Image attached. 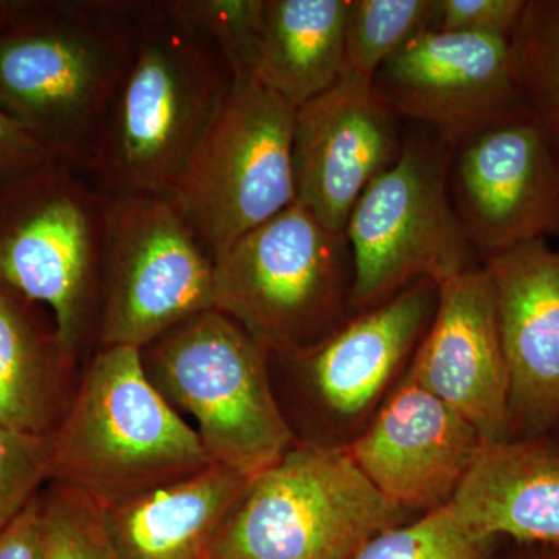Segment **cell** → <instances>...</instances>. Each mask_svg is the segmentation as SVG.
Instances as JSON below:
<instances>
[{"instance_id":"5bb4252c","label":"cell","mask_w":559,"mask_h":559,"mask_svg":"<svg viewBox=\"0 0 559 559\" xmlns=\"http://www.w3.org/2000/svg\"><path fill=\"white\" fill-rule=\"evenodd\" d=\"M484 443L462 415L406 377L345 450L389 502L429 513L451 502Z\"/></svg>"},{"instance_id":"603a6c76","label":"cell","mask_w":559,"mask_h":559,"mask_svg":"<svg viewBox=\"0 0 559 559\" xmlns=\"http://www.w3.org/2000/svg\"><path fill=\"white\" fill-rule=\"evenodd\" d=\"M437 13L439 0H348L344 73L373 83L412 36L436 28Z\"/></svg>"},{"instance_id":"ba28073f","label":"cell","mask_w":559,"mask_h":559,"mask_svg":"<svg viewBox=\"0 0 559 559\" xmlns=\"http://www.w3.org/2000/svg\"><path fill=\"white\" fill-rule=\"evenodd\" d=\"M451 151L433 132L404 135L399 160L364 191L345 229L349 307L370 310L421 280L440 286L474 267L451 200Z\"/></svg>"},{"instance_id":"52a82bcc","label":"cell","mask_w":559,"mask_h":559,"mask_svg":"<svg viewBox=\"0 0 559 559\" xmlns=\"http://www.w3.org/2000/svg\"><path fill=\"white\" fill-rule=\"evenodd\" d=\"M352 283L347 235L294 202L215 261V310L270 355L293 356L340 329Z\"/></svg>"},{"instance_id":"9c48e42d","label":"cell","mask_w":559,"mask_h":559,"mask_svg":"<svg viewBox=\"0 0 559 559\" xmlns=\"http://www.w3.org/2000/svg\"><path fill=\"white\" fill-rule=\"evenodd\" d=\"M296 108L252 76L235 79L173 193L213 261L296 202Z\"/></svg>"},{"instance_id":"4dcf8cb0","label":"cell","mask_w":559,"mask_h":559,"mask_svg":"<svg viewBox=\"0 0 559 559\" xmlns=\"http://www.w3.org/2000/svg\"><path fill=\"white\" fill-rule=\"evenodd\" d=\"M17 0H0V25L9 20L10 14L13 13Z\"/></svg>"},{"instance_id":"8992f818","label":"cell","mask_w":559,"mask_h":559,"mask_svg":"<svg viewBox=\"0 0 559 559\" xmlns=\"http://www.w3.org/2000/svg\"><path fill=\"white\" fill-rule=\"evenodd\" d=\"M110 198L51 162L0 190V282L49 308L73 360L97 342Z\"/></svg>"},{"instance_id":"4fadbf2b","label":"cell","mask_w":559,"mask_h":559,"mask_svg":"<svg viewBox=\"0 0 559 559\" xmlns=\"http://www.w3.org/2000/svg\"><path fill=\"white\" fill-rule=\"evenodd\" d=\"M400 120L373 83L349 73L299 106L293 134L296 202L330 230L345 234L364 191L399 160Z\"/></svg>"},{"instance_id":"7a4b0ae2","label":"cell","mask_w":559,"mask_h":559,"mask_svg":"<svg viewBox=\"0 0 559 559\" xmlns=\"http://www.w3.org/2000/svg\"><path fill=\"white\" fill-rule=\"evenodd\" d=\"M234 83L223 51L176 0H140L134 55L87 178L109 198L173 197Z\"/></svg>"},{"instance_id":"3957f363","label":"cell","mask_w":559,"mask_h":559,"mask_svg":"<svg viewBox=\"0 0 559 559\" xmlns=\"http://www.w3.org/2000/svg\"><path fill=\"white\" fill-rule=\"evenodd\" d=\"M50 437V480L102 509L212 465L127 345L97 348Z\"/></svg>"},{"instance_id":"ffe728a7","label":"cell","mask_w":559,"mask_h":559,"mask_svg":"<svg viewBox=\"0 0 559 559\" xmlns=\"http://www.w3.org/2000/svg\"><path fill=\"white\" fill-rule=\"evenodd\" d=\"M348 0H263L252 79L294 108L344 75Z\"/></svg>"},{"instance_id":"30bf717a","label":"cell","mask_w":559,"mask_h":559,"mask_svg":"<svg viewBox=\"0 0 559 559\" xmlns=\"http://www.w3.org/2000/svg\"><path fill=\"white\" fill-rule=\"evenodd\" d=\"M215 310V261L173 197L110 198L97 348H145Z\"/></svg>"},{"instance_id":"7c38bea8","label":"cell","mask_w":559,"mask_h":559,"mask_svg":"<svg viewBox=\"0 0 559 559\" xmlns=\"http://www.w3.org/2000/svg\"><path fill=\"white\" fill-rule=\"evenodd\" d=\"M448 182L460 223L484 261L559 235V162L530 112L454 146Z\"/></svg>"},{"instance_id":"f1b7e54d","label":"cell","mask_w":559,"mask_h":559,"mask_svg":"<svg viewBox=\"0 0 559 559\" xmlns=\"http://www.w3.org/2000/svg\"><path fill=\"white\" fill-rule=\"evenodd\" d=\"M51 162H60L0 108V190Z\"/></svg>"},{"instance_id":"4316f807","label":"cell","mask_w":559,"mask_h":559,"mask_svg":"<svg viewBox=\"0 0 559 559\" xmlns=\"http://www.w3.org/2000/svg\"><path fill=\"white\" fill-rule=\"evenodd\" d=\"M51 437L0 426V532L38 498L50 480Z\"/></svg>"},{"instance_id":"484cf974","label":"cell","mask_w":559,"mask_h":559,"mask_svg":"<svg viewBox=\"0 0 559 559\" xmlns=\"http://www.w3.org/2000/svg\"><path fill=\"white\" fill-rule=\"evenodd\" d=\"M180 11L215 40L235 79L252 76L263 0H176Z\"/></svg>"},{"instance_id":"1f68e13d","label":"cell","mask_w":559,"mask_h":559,"mask_svg":"<svg viewBox=\"0 0 559 559\" xmlns=\"http://www.w3.org/2000/svg\"><path fill=\"white\" fill-rule=\"evenodd\" d=\"M547 559H559V557H554V558H547Z\"/></svg>"},{"instance_id":"d6a6232c","label":"cell","mask_w":559,"mask_h":559,"mask_svg":"<svg viewBox=\"0 0 559 559\" xmlns=\"http://www.w3.org/2000/svg\"><path fill=\"white\" fill-rule=\"evenodd\" d=\"M558 250H559V248H558Z\"/></svg>"},{"instance_id":"9a60e30c","label":"cell","mask_w":559,"mask_h":559,"mask_svg":"<svg viewBox=\"0 0 559 559\" xmlns=\"http://www.w3.org/2000/svg\"><path fill=\"white\" fill-rule=\"evenodd\" d=\"M407 377L462 415L485 443L510 439L509 374L487 267L441 283Z\"/></svg>"},{"instance_id":"44dd1931","label":"cell","mask_w":559,"mask_h":559,"mask_svg":"<svg viewBox=\"0 0 559 559\" xmlns=\"http://www.w3.org/2000/svg\"><path fill=\"white\" fill-rule=\"evenodd\" d=\"M36 307L0 282V426L49 436L60 423L62 377L75 360Z\"/></svg>"},{"instance_id":"5b68a950","label":"cell","mask_w":559,"mask_h":559,"mask_svg":"<svg viewBox=\"0 0 559 559\" xmlns=\"http://www.w3.org/2000/svg\"><path fill=\"white\" fill-rule=\"evenodd\" d=\"M140 353L160 395L198 423L210 462L250 479L293 447L271 389L270 353L229 316L200 312Z\"/></svg>"},{"instance_id":"2e32d148","label":"cell","mask_w":559,"mask_h":559,"mask_svg":"<svg viewBox=\"0 0 559 559\" xmlns=\"http://www.w3.org/2000/svg\"><path fill=\"white\" fill-rule=\"evenodd\" d=\"M509 374L510 439L559 425V250L524 242L484 261Z\"/></svg>"},{"instance_id":"f546056e","label":"cell","mask_w":559,"mask_h":559,"mask_svg":"<svg viewBox=\"0 0 559 559\" xmlns=\"http://www.w3.org/2000/svg\"><path fill=\"white\" fill-rule=\"evenodd\" d=\"M0 559H46L39 496L0 532Z\"/></svg>"},{"instance_id":"6da1fadb","label":"cell","mask_w":559,"mask_h":559,"mask_svg":"<svg viewBox=\"0 0 559 559\" xmlns=\"http://www.w3.org/2000/svg\"><path fill=\"white\" fill-rule=\"evenodd\" d=\"M140 0H17L0 25V108L90 176L138 39Z\"/></svg>"},{"instance_id":"e0dca14e","label":"cell","mask_w":559,"mask_h":559,"mask_svg":"<svg viewBox=\"0 0 559 559\" xmlns=\"http://www.w3.org/2000/svg\"><path fill=\"white\" fill-rule=\"evenodd\" d=\"M437 301L439 285L421 280L288 358L304 367L326 409L340 417H358L423 340Z\"/></svg>"},{"instance_id":"ac0fdd59","label":"cell","mask_w":559,"mask_h":559,"mask_svg":"<svg viewBox=\"0 0 559 559\" xmlns=\"http://www.w3.org/2000/svg\"><path fill=\"white\" fill-rule=\"evenodd\" d=\"M448 507L485 538L559 546L558 444L546 437L484 443Z\"/></svg>"},{"instance_id":"d6986e66","label":"cell","mask_w":559,"mask_h":559,"mask_svg":"<svg viewBox=\"0 0 559 559\" xmlns=\"http://www.w3.org/2000/svg\"><path fill=\"white\" fill-rule=\"evenodd\" d=\"M249 477L212 465L103 509L117 559H212Z\"/></svg>"},{"instance_id":"8fae6325","label":"cell","mask_w":559,"mask_h":559,"mask_svg":"<svg viewBox=\"0 0 559 559\" xmlns=\"http://www.w3.org/2000/svg\"><path fill=\"white\" fill-rule=\"evenodd\" d=\"M373 86L400 119L426 124L451 148L530 112L502 36L425 28L384 62Z\"/></svg>"},{"instance_id":"cb8c5ba5","label":"cell","mask_w":559,"mask_h":559,"mask_svg":"<svg viewBox=\"0 0 559 559\" xmlns=\"http://www.w3.org/2000/svg\"><path fill=\"white\" fill-rule=\"evenodd\" d=\"M492 543L460 524L444 506L412 524L385 530L353 559H491Z\"/></svg>"},{"instance_id":"7402d4cb","label":"cell","mask_w":559,"mask_h":559,"mask_svg":"<svg viewBox=\"0 0 559 559\" xmlns=\"http://www.w3.org/2000/svg\"><path fill=\"white\" fill-rule=\"evenodd\" d=\"M510 44L525 106L559 162V0H527Z\"/></svg>"},{"instance_id":"277c9868","label":"cell","mask_w":559,"mask_h":559,"mask_svg":"<svg viewBox=\"0 0 559 559\" xmlns=\"http://www.w3.org/2000/svg\"><path fill=\"white\" fill-rule=\"evenodd\" d=\"M404 514L345 448L294 443L250 477L221 525L212 559H353Z\"/></svg>"},{"instance_id":"d4e9b609","label":"cell","mask_w":559,"mask_h":559,"mask_svg":"<svg viewBox=\"0 0 559 559\" xmlns=\"http://www.w3.org/2000/svg\"><path fill=\"white\" fill-rule=\"evenodd\" d=\"M46 559H117L103 509L79 492L57 487L40 498Z\"/></svg>"},{"instance_id":"83f0119b","label":"cell","mask_w":559,"mask_h":559,"mask_svg":"<svg viewBox=\"0 0 559 559\" xmlns=\"http://www.w3.org/2000/svg\"><path fill=\"white\" fill-rule=\"evenodd\" d=\"M527 0H439L436 28L511 39Z\"/></svg>"}]
</instances>
